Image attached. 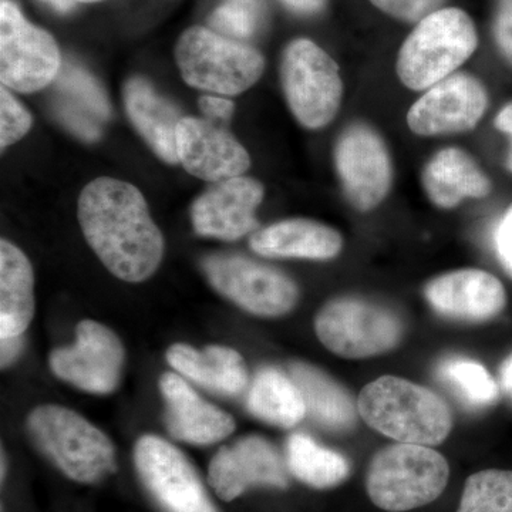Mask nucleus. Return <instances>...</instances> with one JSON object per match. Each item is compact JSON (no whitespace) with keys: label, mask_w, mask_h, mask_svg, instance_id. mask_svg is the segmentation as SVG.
<instances>
[{"label":"nucleus","mask_w":512,"mask_h":512,"mask_svg":"<svg viewBox=\"0 0 512 512\" xmlns=\"http://www.w3.org/2000/svg\"><path fill=\"white\" fill-rule=\"evenodd\" d=\"M77 217L87 244L117 278L146 281L163 261V234L134 185L97 178L80 194Z\"/></svg>","instance_id":"1"},{"label":"nucleus","mask_w":512,"mask_h":512,"mask_svg":"<svg viewBox=\"0 0 512 512\" xmlns=\"http://www.w3.org/2000/svg\"><path fill=\"white\" fill-rule=\"evenodd\" d=\"M359 412L372 429L399 443L437 446L453 427L447 403L436 393L396 376L367 384Z\"/></svg>","instance_id":"2"},{"label":"nucleus","mask_w":512,"mask_h":512,"mask_svg":"<svg viewBox=\"0 0 512 512\" xmlns=\"http://www.w3.org/2000/svg\"><path fill=\"white\" fill-rule=\"evenodd\" d=\"M477 47V28L467 12L437 10L417 23L404 40L397 56V76L410 90H429L456 73Z\"/></svg>","instance_id":"3"},{"label":"nucleus","mask_w":512,"mask_h":512,"mask_svg":"<svg viewBox=\"0 0 512 512\" xmlns=\"http://www.w3.org/2000/svg\"><path fill=\"white\" fill-rule=\"evenodd\" d=\"M36 447L60 471L82 484H96L116 473V448L103 431L66 407L46 404L29 414Z\"/></svg>","instance_id":"4"},{"label":"nucleus","mask_w":512,"mask_h":512,"mask_svg":"<svg viewBox=\"0 0 512 512\" xmlns=\"http://www.w3.org/2000/svg\"><path fill=\"white\" fill-rule=\"evenodd\" d=\"M450 478L446 458L419 444L384 447L370 461L366 491L380 510L406 512L436 501Z\"/></svg>","instance_id":"5"},{"label":"nucleus","mask_w":512,"mask_h":512,"mask_svg":"<svg viewBox=\"0 0 512 512\" xmlns=\"http://www.w3.org/2000/svg\"><path fill=\"white\" fill-rule=\"evenodd\" d=\"M175 60L185 83L224 96L247 92L265 70L264 56L255 47L200 26L181 35Z\"/></svg>","instance_id":"6"},{"label":"nucleus","mask_w":512,"mask_h":512,"mask_svg":"<svg viewBox=\"0 0 512 512\" xmlns=\"http://www.w3.org/2000/svg\"><path fill=\"white\" fill-rule=\"evenodd\" d=\"M281 83L289 109L309 130L332 123L343 99L339 66L315 42L296 39L284 50Z\"/></svg>","instance_id":"7"},{"label":"nucleus","mask_w":512,"mask_h":512,"mask_svg":"<svg viewBox=\"0 0 512 512\" xmlns=\"http://www.w3.org/2000/svg\"><path fill=\"white\" fill-rule=\"evenodd\" d=\"M320 342L346 359L382 355L399 345L400 319L389 309L356 298H340L323 306L315 320Z\"/></svg>","instance_id":"8"},{"label":"nucleus","mask_w":512,"mask_h":512,"mask_svg":"<svg viewBox=\"0 0 512 512\" xmlns=\"http://www.w3.org/2000/svg\"><path fill=\"white\" fill-rule=\"evenodd\" d=\"M201 266L215 291L254 315H286L298 302V286L289 276L247 256L210 255Z\"/></svg>","instance_id":"9"},{"label":"nucleus","mask_w":512,"mask_h":512,"mask_svg":"<svg viewBox=\"0 0 512 512\" xmlns=\"http://www.w3.org/2000/svg\"><path fill=\"white\" fill-rule=\"evenodd\" d=\"M62 67L55 39L23 18L9 0L0 5V80L19 93H35L55 82Z\"/></svg>","instance_id":"10"},{"label":"nucleus","mask_w":512,"mask_h":512,"mask_svg":"<svg viewBox=\"0 0 512 512\" xmlns=\"http://www.w3.org/2000/svg\"><path fill=\"white\" fill-rule=\"evenodd\" d=\"M141 483L164 512H218L184 453L160 437L143 436L134 447Z\"/></svg>","instance_id":"11"},{"label":"nucleus","mask_w":512,"mask_h":512,"mask_svg":"<svg viewBox=\"0 0 512 512\" xmlns=\"http://www.w3.org/2000/svg\"><path fill=\"white\" fill-rule=\"evenodd\" d=\"M335 167L346 200L357 211L375 210L392 190L389 148L365 123L350 124L342 131L335 146Z\"/></svg>","instance_id":"12"},{"label":"nucleus","mask_w":512,"mask_h":512,"mask_svg":"<svg viewBox=\"0 0 512 512\" xmlns=\"http://www.w3.org/2000/svg\"><path fill=\"white\" fill-rule=\"evenodd\" d=\"M490 97L473 74L454 73L434 84L407 113V126L421 137L450 136L477 127Z\"/></svg>","instance_id":"13"},{"label":"nucleus","mask_w":512,"mask_h":512,"mask_svg":"<svg viewBox=\"0 0 512 512\" xmlns=\"http://www.w3.org/2000/svg\"><path fill=\"white\" fill-rule=\"evenodd\" d=\"M49 363L59 379L77 389L107 394L119 386L124 348L113 330L86 319L77 325L76 343L53 350Z\"/></svg>","instance_id":"14"},{"label":"nucleus","mask_w":512,"mask_h":512,"mask_svg":"<svg viewBox=\"0 0 512 512\" xmlns=\"http://www.w3.org/2000/svg\"><path fill=\"white\" fill-rule=\"evenodd\" d=\"M264 194V185L242 175L212 184L192 204L195 232L222 241H237L251 234L258 228L255 212Z\"/></svg>","instance_id":"15"},{"label":"nucleus","mask_w":512,"mask_h":512,"mask_svg":"<svg viewBox=\"0 0 512 512\" xmlns=\"http://www.w3.org/2000/svg\"><path fill=\"white\" fill-rule=\"evenodd\" d=\"M210 484L218 497L232 501L252 487L289 485L284 461L269 441L248 436L221 447L210 463Z\"/></svg>","instance_id":"16"},{"label":"nucleus","mask_w":512,"mask_h":512,"mask_svg":"<svg viewBox=\"0 0 512 512\" xmlns=\"http://www.w3.org/2000/svg\"><path fill=\"white\" fill-rule=\"evenodd\" d=\"M177 151L188 173L212 183L241 177L251 167L245 147L211 120L184 117L177 127Z\"/></svg>","instance_id":"17"},{"label":"nucleus","mask_w":512,"mask_h":512,"mask_svg":"<svg viewBox=\"0 0 512 512\" xmlns=\"http://www.w3.org/2000/svg\"><path fill=\"white\" fill-rule=\"evenodd\" d=\"M424 295L434 311L464 322L493 319L507 303L500 279L481 269H460L437 276L427 284Z\"/></svg>","instance_id":"18"},{"label":"nucleus","mask_w":512,"mask_h":512,"mask_svg":"<svg viewBox=\"0 0 512 512\" xmlns=\"http://www.w3.org/2000/svg\"><path fill=\"white\" fill-rule=\"evenodd\" d=\"M160 390L165 403V424L174 439L208 446L227 439L235 430L234 419L201 399L183 377L165 373Z\"/></svg>","instance_id":"19"},{"label":"nucleus","mask_w":512,"mask_h":512,"mask_svg":"<svg viewBox=\"0 0 512 512\" xmlns=\"http://www.w3.org/2000/svg\"><path fill=\"white\" fill-rule=\"evenodd\" d=\"M52 86L57 119L84 141H96L101 134L100 124L111 116L109 99L97 80L82 67L66 62Z\"/></svg>","instance_id":"20"},{"label":"nucleus","mask_w":512,"mask_h":512,"mask_svg":"<svg viewBox=\"0 0 512 512\" xmlns=\"http://www.w3.org/2000/svg\"><path fill=\"white\" fill-rule=\"evenodd\" d=\"M123 96L128 119L151 150L165 163H180L177 127L184 119L180 109L143 77L128 80Z\"/></svg>","instance_id":"21"},{"label":"nucleus","mask_w":512,"mask_h":512,"mask_svg":"<svg viewBox=\"0 0 512 512\" xmlns=\"http://www.w3.org/2000/svg\"><path fill=\"white\" fill-rule=\"evenodd\" d=\"M427 197L441 210H451L466 198H485L493 191L490 177L470 154L457 147L439 151L423 170Z\"/></svg>","instance_id":"22"},{"label":"nucleus","mask_w":512,"mask_h":512,"mask_svg":"<svg viewBox=\"0 0 512 512\" xmlns=\"http://www.w3.org/2000/svg\"><path fill=\"white\" fill-rule=\"evenodd\" d=\"M251 248L268 258H335L343 248V238L336 229L322 222L295 218L259 229L251 237Z\"/></svg>","instance_id":"23"},{"label":"nucleus","mask_w":512,"mask_h":512,"mask_svg":"<svg viewBox=\"0 0 512 512\" xmlns=\"http://www.w3.org/2000/svg\"><path fill=\"white\" fill-rule=\"evenodd\" d=\"M165 357L180 375L211 392L237 396L247 389V366L237 350L225 346L197 350L184 343H175Z\"/></svg>","instance_id":"24"},{"label":"nucleus","mask_w":512,"mask_h":512,"mask_svg":"<svg viewBox=\"0 0 512 512\" xmlns=\"http://www.w3.org/2000/svg\"><path fill=\"white\" fill-rule=\"evenodd\" d=\"M35 275L26 255L0 242V338L20 336L35 315Z\"/></svg>","instance_id":"25"},{"label":"nucleus","mask_w":512,"mask_h":512,"mask_svg":"<svg viewBox=\"0 0 512 512\" xmlns=\"http://www.w3.org/2000/svg\"><path fill=\"white\" fill-rule=\"evenodd\" d=\"M291 379L301 390L306 413L325 429L346 431L356 423V409L350 394L322 370L308 363H292Z\"/></svg>","instance_id":"26"},{"label":"nucleus","mask_w":512,"mask_h":512,"mask_svg":"<svg viewBox=\"0 0 512 512\" xmlns=\"http://www.w3.org/2000/svg\"><path fill=\"white\" fill-rule=\"evenodd\" d=\"M247 406L256 419L284 429L296 426L306 414L301 390L291 377L274 367H264L256 373Z\"/></svg>","instance_id":"27"},{"label":"nucleus","mask_w":512,"mask_h":512,"mask_svg":"<svg viewBox=\"0 0 512 512\" xmlns=\"http://www.w3.org/2000/svg\"><path fill=\"white\" fill-rule=\"evenodd\" d=\"M286 461L296 480L316 490L338 487L350 476V463L342 454L320 446L305 434L289 437Z\"/></svg>","instance_id":"28"},{"label":"nucleus","mask_w":512,"mask_h":512,"mask_svg":"<svg viewBox=\"0 0 512 512\" xmlns=\"http://www.w3.org/2000/svg\"><path fill=\"white\" fill-rule=\"evenodd\" d=\"M439 377L468 407L481 409L497 402V383L476 360L448 357L440 363Z\"/></svg>","instance_id":"29"},{"label":"nucleus","mask_w":512,"mask_h":512,"mask_svg":"<svg viewBox=\"0 0 512 512\" xmlns=\"http://www.w3.org/2000/svg\"><path fill=\"white\" fill-rule=\"evenodd\" d=\"M457 512H512V471L491 468L468 477Z\"/></svg>","instance_id":"30"},{"label":"nucleus","mask_w":512,"mask_h":512,"mask_svg":"<svg viewBox=\"0 0 512 512\" xmlns=\"http://www.w3.org/2000/svg\"><path fill=\"white\" fill-rule=\"evenodd\" d=\"M256 6L229 0L220 6L210 18L211 30L229 39H247L256 29Z\"/></svg>","instance_id":"31"},{"label":"nucleus","mask_w":512,"mask_h":512,"mask_svg":"<svg viewBox=\"0 0 512 512\" xmlns=\"http://www.w3.org/2000/svg\"><path fill=\"white\" fill-rule=\"evenodd\" d=\"M0 107V147L5 150L28 134L32 127V116L5 86L0 89Z\"/></svg>","instance_id":"32"},{"label":"nucleus","mask_w":512,"mask_h":512,"mask_svg":"<svg viewBox=\"0 0 512 512\" xmlns=\"http://www.w3.org/2000/svg\"><path fill=\"white\" fill-rule=\"evenodd\" d=\"M369 2L390 18L417 25L431 13L443 9L447 0H369Z\"/></svg>","instance_id":"33"},{"label":"nucleus","mask_w":512,"mask_h":512,"mask_svg":"<svg viewBox=\"0 0 512 512\" xmlns=\"http://www.w3.org/2000/svg\"><path fill=\"white\" fill-rule=\"evenodd\" d=\"M493 35L501 56L512 67V0H497Z\"/></svg>","instance_id":"34"},{"label":"nucleus","mask_w":512,"mask_h":512,"mask_svg":"<svg viewBox=\"0 0 512 512\" xmlns=\"http://www.w3.org/2000/svg\"><path fill=\"white\" fill-rule=\"evenodd\" d=\"M494 247L498 261L512 278V204L504 212L495 228Z\"/></svg>","instance_id":"35"},{"label":"nucleus","mask_w":512,"mask_h":512,"mask_svg":"<svg viewBox=\"0 0 512 512\" xmlns=\"http://www.w3.org/2000/svg\"><path fill=\"white\" fill-rule=\"evenodd\" d=\"M200 109L211 121H229L234 114L235 106L231 100L222 97L202 96L200 97Z\"/></svg>","instance_id":"36"},{"label":"nucleus","mask_w":512,"mask_h":512,"mask_svg":"<svg viewBox=\"0 0 512 512\" xmlns=\"http://www.w3.org/2000/svg\"><path fill=\"white\" fill-rule=\"evenodd\" d=\"M23 345H25V340H23V335L13 336V338H3L2 339V369L12 365L20 352H22Z\"/></svg>","instance_id":"37"},{"label":"nucleus","mask_w":512,"mask_h":512,"mask_svg":"<svg viewBox=\"0 0 512 512\" xmlns=\"http://www.w3.org/2000/svg\"><path fill=\"white\" fill-rule=\"evenodd\" d=\"M494 126L497 130L503 131L504 134H507L511 140V153L510 157H508V171L512 173V103L505 104L503 109L498 111L497 117L494 120Z\"/></svg>","instance_id":"38"},{"label":"nucleus","mask_w":512,"mask_h":512,"mask_svg":"<svg viewBox=\"0 0 512 512\" xmlns=\"http://www.w3.org/2000/svg\"><path fill=\"white\" fill-rule=\"evenodd\" d=\"M281 2L293 12L301 15H315L325 8L328 0H281Z\"/></svg>","instance_id":"39"},{"label":"nucleus","mask_w":512,"mask_h":512,"mask_svg":"<svg viewBox=\"0 0 512 512\" xmlns=\"http://www.w3.org/2000/svg\"><path fill=\"white\" fill-rule=\"evenodd\" d=\"M500 380L504 392L507 393L512 400V355L508 356L507 359L504 360L503 366H501Z\"/></svg>","instance_id":"40"},{"label":"nucleus","mask_w":512,"mask_h":512,"mask_svg":"<svg viewBox=\"0 0 512 512\" xmlns=\"http://www.w3.org/2000/svg\"><path fill=\"white\" fill-rule=\"evenodd\" d=\"M43 2L49 3L50 6L62 13L69 12L73 8L72 0H43Z\"/></svg>","instance_id":"41"},{"label":"nucleus","mask_w":512,"mask_h":512,"mask_svg":"<svg viewBox=\"0 0 512 512\" xmlns=\"http://www.w3.org/2000/svg\"><path fill=\"white\" fill-rule=\"evenodd\" d=\"M5 474H6L5 454H2V480H5Z\"/></svg>","instance_id":"42"},{"label":"nucleus","mask_w":512,"mask_h":512,"mask_svg":"<svg viewBox=\"0 0 512 512\" xmlns=\"http://www.w3.org/2000/svg\"><path fill=\"white\" fill-rule=\"evenodd\" d=\"M235 2L247 3V5L256 6L258 0H235Z\"/></svg>","instance_id":"43"},{"label":"nucleus","mask_w":512,"mask_h":512,"mask_svg":"<svg viewBox=\"0 0 512 512\" xmlns=\"http://www.w3.org/2000/svg\"><path fill=\"white\" fill-rule=\"evenodd\" d=\"M72 2H86V3H93V2H100V0H72Z\"/></svg>","instance_id":"44"}]
</instances>
